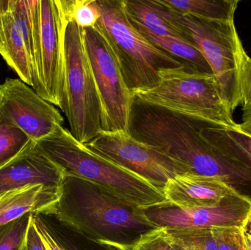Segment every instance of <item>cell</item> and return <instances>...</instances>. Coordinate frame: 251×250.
Masks as SVG:
<instances>
[{
    "label": "cell",
    "instance_id": "obj_15",
    "mask_svg": "<svg viewBox=\"0 0 251 250\" xmlns=\"http://www.w3.org/2000/svg\"><path fill=\"white\" fill-rule=\"evenodd\" d=\"M0 54L4 61L29 86H33L32 65L25 38L10 7L3 13L0 22Z\"/></svg>",
    "mask_w": 251,
    "mask_h": 250
},
{
    "label": "cell",
    "instance_id": "obj_4",
    "mask_svg": "<svg viewBox=\"0 0 251 250\" xmlns=\"http://www.w3.org/2000/svg\"><path fill=\"white\" fill-rule=\"evenodd\" d=\"M142 101L171 111L234 128L233 113L221 96L213 74L187 66L163 69L153 88L133 93Z\"/></svg>",
    "mask_w": 251,
    "mask_h": 250
},
{
    "label": "cell",
    "instance_id": "obj_2",
    "mask_svg": "<svg viewBox=\"0 0 251 250\" xmlns=\"http://www.w3.org/2000/svg\"><path fill=\"white\" fill-rule=\"evenodd\" d=\"M35 142L65 174L92 182L137 208L166 201L163 192L134 173L91 151L63 126H57L52 133Z\"/></svg>",
    "mask_w": 251,
    "mask_h": 250
},
{
    "label": "cell",
    "instance_id": "obj_18",
    "mask_svg": "<svg viewBox=\"0 0 251 250\" xmlns=\"http://www.w3.org/2000/svg\"><path fill=\"white\" fill-rule=\"evenodd\" d=\"M140 33L153 45L193 70L213 74L212 69L194 42L175 37L156 36L148 32Z\"/></svg>",
    "mask_w": 251,
    "mask_h": 250
},
{
    "label": "cell",
    "instance_id": "obj_9",
    "mask_svg": "<svg viewBox=\"0 0 251 250\" xmlns=\"http://www.w3.org/2000/svg\"><path fill=\"white\" fill-rule=\"evenodd\" d=\"M85 145L144 179L161 192L170 179L188 173L186 167L176 160L124 131H101L97 137Z\"/></svg>",
    "mask_w": 251,
    "mask_h": 250
},
{
    "label": "cell",
    "instance_id": "obj_20",
    "mask_svg": "<svg viewBox=\"0 0 251 250\" xmlns=\"http://www.w3.org/2000/svg\"><path fill=\"white\" fill-rule=\"evenodd\" d=\"M32 142L13 123L0 117V168L16 158Z\"/></svg>",
    "mask_w": 251,
    "mask_h": 250
},
{
    "label": "cell",
    "instance_id": "obj_30",
    "mask_svg": "<svg viewBox=\"0 0 251 250\" xmlns=\"http://www.w3.org/2000/svg\"><path fill=\"white\" fill-rule=\"evenodd\" d=\"M25 189V188H24L19 190L13 191V192H7L4 195H0V214H2L8 208V207L13 204V201L23 192Z\"/></svg>",
    "mask_w": 251,
    "mask_h": 250
},
{
    "label": "cell",
    "instance_id": "obj_27",
    "mask_svg": "<svg viewBox=\"0 0 251 250\" xmlns=\"http://www.w3.org/2000/svg\"><path fill=\"white\" fill-rule=\"evenodd\" d=\"M33 217L35 226L41 235V239L45 245L47 250H64L57 241L54 239L39 214H33Z\"/></svg>",
    "mask_w": 251,
    "mask_h": 250
},
{
    "label": "cell",
    "instance_id": "obj_26",
    "mask_svg": "<svg viewBox=\"0 0 251 250\" xmlns=\"http://www.w3.org/2000/svg\"><path fill=\"white\" fill-rule=\"evenodd\" d=\"M172 245L166 230L157 228L145 235L131 250H171Z\"/></svg>",
    "mask_w": 251,
    "mask_h": 250
},
{
    "label": "cell",
    "instance_id": "obj_6",
    "mask_svg": "<svg viewBox=\"0 0 251 250\" xmlns=\"http://www.w3.org/2000/svg\"><path fill=\"white\" fill-rule=\"evenodd\" d=\"M182 16L192 40L212 69L223 99L234 113L241 104L239 71L242 56L246 51L235 22Z\"/></svg>",
    "mask_w": 251,
    "mask_h": 250
},
{
    "label": "cell",
    "instance_id": "obj_3",
    "mask_svg": "<svg viewBox=\"0 0 251 250\" xmlns=\"http://www.w3.org/2000/svg\"><path fill=\"white\" fill-rule=\"evenodd\" d=\"M97 3L101 16L97 26L116 54L132 95L154 87L163 69L185 65L153 45L134 27L126 14L123 0Z\"/></svg>",
    "mask_w": 251,
    "mask_h": 250
},
{
    "label": "cell",
    "instance_id": "obj_13",
    "mask_svg": "<svg viewBox=\"0 0 251 250\" xmlns=\"http://www.w3.org/2000/svg\"><path fill=\"white\" fill-rule=\"evenodd\" d=\"M127 17L140 32L171 36L192 41L182 14L162 0H123Z\"/></svg>",
    "mask_w": 251,
    "mask_h": 250
},
{
    "label": "cell",
    "instance_id": "obj_1",
    "mask_svg": "<svg viewBox=\"0 0 251 250\" xmlns=\"http://www.w3.org/2000/svg\"><path fill=\"white\" fill-rule=\"evenodd\" d=\"M94 241L131 250L148 233L157 229L141 208L85 179L65 174L58 201L48 212Z\"/></svg>",
    "mask_w": 251,
    "mask_h": 250
},
{
    "label": "cell",
    "instance_id": "obj_25",
    "mask_svg": "<svg viewBox=\"0 0 251 250\" xmlns=\"http://www.w3.org/2000/svg\"><path fill=\"white\" fill-rule=\"evenodd\" d=\"M240 98L243 110H251V58L246 51L242 56L239 71Z\"/></svg>",
    "mask_w": 251,
    "mask_h": 250
},
{
    "label": "cell",
    "instance_id": "obj_28",
    "mask_svg": "<svg viewBox=\"0 0 251 250\" xmlns=\"http://www.w3.org/2000/svg\"><path fill=\"white\" fill-rule=\"evenodd\" d=\"M22 250H47L41 235L35 226L33 215L31 218L25 239V245Z\"/></svg>",
    "mask_w": 251,
    "mask_h": 250
},
{
    "label": "cell",
    "instance_id": "obj_7",
    "mask_svg": "<svg viewBox=\"0 0 251 250\" xmlns=\"http://www.w3.org/2000/svg\"><path fill=\"white\" fill-rule=\"evenodd\" d=\"M82 29L85 49L103 110V131L128 132L132 92L108 41L96 25Z\"/></svg>",
    "mask_w": 251,
    "mask_h": 250
},
{
    "label": "cell",
    "instance_id": "obj_21",
    "mask_svg": "<svg viewBox=\"0 0 251 250\" xmlns=\"http://www.w3.org/2000/svg\"><path fill=\"white\" fill-rule=\"evenodd\" d=\"M182 250H218L213 229H165Z\"/></svg>",
    "mask_w": 251,
    "mask_h": 250
},
{
    "label": "cell",
    "instance_id": "obj_32",
    "mask_svg": "<svg viewBox=\"0 0 251 250\" xmlns=\"http://www.w3.org/2000/svg\"><path fill=\"white\" fill-rule=\"evenodd\" d=\"M245 243L246 250H251V220L245 233Z\"/></svg>",
    "mask_w": 251,
    "mask_h": 250
},
{
    "label": "cell",
    "instance_id": "obj_5",
    "mask_svg": "<svg viewBox=\"0 0 251 250\" xmlns=\"http://www.w3.org/2000/svg\"><path fill=\"white\" fill-rule=\"evenodd\" d=\"M60 110L75 139L87 144L103 131V110L85 49L82 29L75 22L65 33V75Z\"/></svg>",
    "mask_w": 251,
    "mask_h": 250
},
{
    "label": "cell",
    "instance_id": "obj_10",
    "mask_svg": "<svg viewBox=\"0 0 251 250\" xmlns=\"http://www.w3.org/2000/svg\"><path fill=\"white\" fill-rule=\"evenodd\" d=\"M141 210L146 220L157 228L246 229L251 220V201L238 194L213 206L183 208L165 201Z\"/></svg>",
    "mask_w": 251,
    "mask_h": 250
},
{
    "label": "cell",
    "instance_id": "obj_19",
    "mask_svg": "<svg viewBox=\"0 0 251 250\" xmlns=\"http://www.w3.org/2000/svg\"><path fill=\"white\" fill-rule=\"evenodd\" d=\"M54 239L64 250H121L87 237L80 232L59 220L51 213L39 214Z\"/></svg>",
    "mask_w": 251,
    "mask_h": 250
},
{
    "label": "cell",
    "instance_id": "obj_14",
    "mask_svg": "<svg viewBox=\"0 0 251 250\" xmlns=\"http://www.w3.org/2000/svg\"><path fill=\"white\" fill-rule=\"evenodd\" d=\"M162 192L166 201L183 208L213 206L237 194L220 181L193 174L170 179Z\"/></svg>",
    "mask_w": 251,
    "mask_h": 250
},
{
    "label": "cell",
    "instance_id": "obj_31",
    "mask_svg": "<svg viewBox=\"0 0 251 250\" xmlns=\"http://www.w3.org/2000/svg\"><path fill=\"white\" fill-rule=\"evenodd\" d=\"M237 128L243 133L251 136V110H243L242 123L237 125Z\"/></svg>",
    "mask_w": 251,
    "mask_h": 250
},
{
    "label": "cell",
    "instance_id": "obj_23",
    "mask_svg": "<svg viewBox=\"0 0 251 250\" xmlns=\"http://www.w3.org/2000/svg\"><path fill=\"white\" fill-rule=\"evenodd\" d=\"M32 214H26L5 224L0 225V250H22Z\"/></svg>",
    "mask_w": 251,
    "mask_h": 250
},
{
    "label": "cell",
    "instance_id": "obj_11",
    "mask_svg": "<svg viewBox=\"0 0 251 250\" xmlns=\"http://www.w3.org/2000/svg\"><path fill=\"white\" fill-rule=\"evenodd\" d=\"M0 117L13 123L35 142L64 123L53 104L23 81L10 78L0 85Z\"/></svg>",
    "mask_w": 251,
    "mask_h": 250
},
{
    "label": "cell",
    "instance_id": "obj_8",
    "mask_svg": "<svg viewBox=\"0 0 251 250\" xmlns=\"http://www.w3.org/2000/svg\"><path fill=\"white\" fill-rule=\"evenodd\" d=\"M39 33L33 67L35 92L60 107L65 75V33L67 19L61 0H38Z\"/></svg>",
    "mask_w": 251,
    "mask_h": 250
},
{
    "label": "cell",
    "instance_id": "obj_16",
    "mask_svg": "<svg viewBox=\"0 0 251 250\" xmlns=\"http://www.w3.org/2000/svg\"><path fill=\"white\" fill-rule=\"evenodd\" d=\"M60 190L42 185L29 186L0 214V225L5 224L26 214H36L50 211L58 201Z\"/></svg>",
    "mask_w": 251,
    "mask_h": 250
},
{
    "label": "cell",
    "instance_id": "obj_24",
    "mask_svg": "<svg viewBox=\"0 0 251 250\" xmlns=\"http://www.w3.org/2000/svg\"><path fill=\"white\" fill-rule=\"evenodd\" d=\"M218 250H246L245 233L241 227H221L213 229Z\"/></svg>",
    "mask_w": 251,
    "mask_h": 250
},
{
    "label": "cell",
    "instance_id": "obj_17",
    "mask_svg": "<svg viewBox=\"0 0 251 250\" xmlns=\"http://www.w3.org/2000/svg\"><path fill=\"white\" fill-rule=\"evenodd\" d=\"M165 5L183 15L218 22L234 21L238 0H162Z\"/></svg>",
    "mask_w": 251,
    "mask_h": 250
},
{
    "label": "cell",
    "instance_id": "obj_12",
    "mask_svg": "<svg viewBox=\"0 0 251 250\" xmlns=\"http://www.w3.org/2000/svg\"><path fill=\"white\" fill-rule=\"evenodd\" d=\"M64 175L32 141L0 168V195L35 185L60 190Z\"/></svg>",
    "mask_w": 251,
    "mask_h": 250
},
{
    "label": "cell",
    "instance_id": "obj_29",
    "mask_svg": "<svg viewBox=\"0 0 251 250\" xmlns=\"http://www.w3.org/2000/svg\"><path fill=\"white\" fill-rule=\"evenodd\" d=\"M225 129L228 136L251 160V136L242 132L237 126L234 128L225 127Z\"/></svg>",
    "mask_w": 251,
    "mask_h": 250
},
{
    "label": "cell",
    "instance_id": "obj_22",
    "mask_svg": "<svg viewBox=\"0 0 251 250\" xmlns=\"http://www.w3.org/2000/svg\"><path fill=\"white\" fill-rule=\"evenodd\" d=\"M61 4L68 22L81 29L94 27L101 16L97 0H61Z\"/></svg>",
    "mask_w": 251,
    "mask_h": 250
}]
</instances>
